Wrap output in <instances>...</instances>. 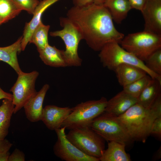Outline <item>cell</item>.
<instances>
[{
  "instance_id": "1",
  "label": "cell",
  "mask_w": 161,
  "mask_h": 161,
  "mask_svg": "<svg viewBox=\"0 0 161 161\" xmlns=\"http://www.w3.org/2000/svg\"><path fill=\"white\" fill-rule=\"evenodd\" d=\"M88 46L99 51L106 44H120L124 37L115 28L108 9L103 5L94 4L84 7L73 6L66 13Z\"/></svg>"
},
{
  "instance_id": "2",
  "label": "cell",
  "mask_w": 161,
  "mask_h": 161,
  "mask_svg": "<svg viewBox=\"0 0 161 161\" xmlns=\"http://www.w3.org/2000/svg\"><path fill=\"white\" fill-rule=\"evenodd\" d=\"M115 117L133 141L143 142L150 135L152 124L157 118L151 108L137 103L122 114Z\"/></svg>"
},
{
  "instance_id": "3",
  "label": "cell",
  "mask_w": 161,
  "mask_h": 161,
  "mask_svg": "<svg viewBox=\"0 0 161 161\" xmlns=\"http://www.w3.org/2000/svg\"><path fill=\"white\" fill-rule=\"evenodd\" d=\"M119 44L114 42L108 43L99 51L98 56L104 67L114 71L120 64H131L144 70L152 78L161 81V75L151 71L146 67L144 62L125 50Z\"/></svg>"
},
{
  "instance_id": "4",
  "label": "cell",
  "mask_w": 161,
  "mask_h": 161,
  "mask_svg": "<svg viewBox=\"0 0 161 161\" xmlns=\"http://www.w3.org/2000/svg\"><path fill=\"white\" fill-rule=\"evenodd\" d=\"M107 100L104 97L98 100L82 102L72 108V111L61 127L69 130L89 127L94 120L103 113Z\"/></svg>"
},
{
  "instance_id": "5",
  "label": "cell",
  "mask_w": 161,
  "mask_h": 161,
  "mask_svg": "<svg viewBox=\"0 0 161 161\" xmlns=\"http://www.w3.org/2000/svg\"><path fill=\"white\" fill-rule=\"evenodd\" d=\"M120 44L124 49L144 62L161 49V35L145 31L129 34L124 37Z\"/></svg>"
},
{
  "instance_id": "6",
  "label": "cell",
  "mask_w": 161,
  "mask_h": 161,
  "mask_svg": "<svg viewBox=\"0 0 161 161\" xmlns=\"http://www.w3.org/2000/svg\"><path fill=\"white\" fill-rule=\"evenodd\" d=\"M60 30L51 32V36L59 37L64 42L65 49L64 53L68 66H81L82 60L79 57L78 49L80 41L83 40L80 31L75 25L66 17L60 18Z\"/></svg>"
},
{
  "instance_id": "7",
  "label": "cell",
  "mask_w": 161,
  "mask_h": 161,
  "mask_svg": "<svg viewBox=\"0 0 161 161\" xmlns=\"http://www.w3.org/2000/svg\"><path fill=\"white\" fill-rule=\"evenodd\" d=\"M66 136L78 149L89 156L99 159L105 150V140L90 126L70 130Z\"/></svg>"
},
{
  "instance_id": "8",
  "label": "cell",
  "mask_w": 161,
  "mask_h": 161,
  "mask_svg": "<svg viewBox=\"0 0 161 161\" xmlns=\"http://www.w3.org/2000/svg\"><path fill=\"white\" fill-rule=\"evenodd\" d=\"M90 127L107 141L116 142L126 146L133 141L115 117L104 112L94 120Z\"/></svg>"
},
{
  "instance_id": "9",
  "label": "cell",
  "mask_w": 161,
  "mask_h": 161,
  "mask_svg": "<svg viewBox=\"0 0 161 161\" xmlns=\"http://www.w3.org/2000/svg\"><path fill=\"white\" fill-rule=\"evenodd\" d=\"M39 75L36 71L29 73L22 71L18 74L17 79L10 90L12 93V102L15 106L14 114L24 107L37 92L35 84Z\"/></svg>"
},
{
  "instance_id": "10",
  "label": "cell",
  "mask_w": 161,
  "mask_h": 161,
  "mask_svg": "<svg viewBox=\"0 0 161 161\" xmlns=\"http://www.w3.org/2000/svg\"><path fill=\"white\" fill-rule=\"evenodd\" d=\"M65 128L61 127L55 130L57 140L54 145L55 154L66 161H99L98 158L88 156L81 151L67 138Z\"/></svg>"
},
{
  "instance_id": "11",
  "label": "cell",
  "mask_w": 161,
  "mask_h": 161,
  "mask_svg": "<svg viewBox=\"0 0 161 161\" xmlns=\"http://www.w3.org/2000/svg\"><path fill=\"white\" fill-rule=\"evenodd\" d=\"M141 12L145 21L144 31L161 35V0H147Z\"/></svg>"
},
{
  "instance_id": "12",
  "label": "cell",
  "mask_w": 161,
  "mask_h": 161,
  "mask_svg": "<svg viewBox=\"0 0 161 161\" xmlns=\"http://www.w3.org/2000/svg\"><path fill=\"white\" fill-rule=\"evenodd\" d=\"M72 111L69 107L47 105L43 108L41 120L48 129L55 131L61 127Z\"/></svg>"
},
{
  "instance_id": "13",
  "label": "cell",
  "mask_w": 161,
  "mask_h": 161,
  "mask_svg": "<svg viewBox=\"0 0 161 161\" xmlns=\"http://www.w3.org/2000/svg\"><path fill=\"white\" fill-rule=\"evenodd\" d=\"M137 102V98L123 90L109 100H107L104 112L117 117L124 113Z\"/></svg>"
},
{
  "instance_id": "14",
  "label": "cell",
  "mask_w": 161,
  "mask_h": 161,
  "mask_svg": "<svg viewBox=\"0 0 161 161\" xmlns=\"http://www.w3.org/2000/svg\"><path fill=\"white\" fill-rule=\"evenodd\" d=\"M60 0H43L40 1L33 14L32 19L26 24L21 42L22 51L25 49L29 43L32 35L36 27L42 22L44 12L49 7Z\"/></svg>"
},
{
  "instance_id": "15",
  "label": "cell",
  "mask_w": 161,
  "mask_h": 161,
  "mask_svg": "<svg viewBox=\"0 0 161 161\" xmlns=\"http://www.w3.org/2000/svg\"><path fill=\"white\" fill-rule=\"evenodd\" d=\"M49 88V84H44L24 107L26 117L30 122H35L41 120L43 103Z\"/></svg>"
},
{
  "instance_id": "16",
  "label": "cell",
  "mask_w": 161,
  "mask_h": 161,
  "mask_svg": "<svg viewBox=\"0 0 161 161\" xmlns=\"http://www.w3.org/2000/svg\"><path fill=\"white\" fill-rule=\"evenodd\" d=\"M120 84L123 87L143 77L146 72L142 69L128 64H122L114 70Z\"/></svg>"
},
{
  "instance_id": "17",
  "label": "cell",
  "mask_w": 161,
  "mask_h": 161,
  "mask_svg": "<svg viewBox=\"0 0 161 161\" xmlns=\"http://www.w3.org/2000/svg\"><path fill=\"white\" fill-rule=\"evenodd\" d=\"M38 52L40 58L45 64L54 67L68 66L64 50H60L49 44Z\"/></svg>"
},
{
  "instance_id": "18",
  "label": "cell",
  "mask_w": 161,
  "mask_h": 161,
  "mask_svg": "<svg viewBox=\"0 0 161 161\" xmlns=\"http://www.w3.org/2000/svg\"><path fill=\"white\" fill-rule=\"evenodd\" d=\"M22 37L9 46L0 47V61L7 63L18 74L22 71L21 69L17 57V54L21 50Z\"/></svg>"
},
{
  "instance_id": "19",
  "label": "cell",
  "mask_w": 161,
  "mask_h": 161,
  "mask_svg": "<svg viewBox=\"0 0 161 161\" xmlns=\"http://www.w3.org/2000/svg\"><path fill=\"white\" fill-rule=\"evenodd\" d=\"M103 5L109 10L113 21L118 24L126 18L132 9L128 0H107Z\"/></svg>"
},
{
  "instance_id": "20",
  "label": "cell",
  "mask_w": 161,
  "mask_h": 161,
  "mask_svg": "<svg viewBox=\"0 0 161 161\" xmlns=\"http://www.w3.org/2000/svg\"><path fill=\"white\" fill-rule=\"evenodd\" d=\"M161 82L152 79L137 98V102L143 106L149 108L161 94Z\"/></svg>"
},
{
  "instance_id": "21",
  "label": "cell",
  "mask_w": 161,
  "mask_h": 161,
  "mask_svg": "<svg viewBox=\"0 0 161 161\" xmlns=\"http://www.w3.org/2000/svg\"><path fill=\"white\" fill-rule=\"evenodd\" d=\"M126 145L112 141L108 143V148L105 150L99 159L101 161H130L129 155L125 151Z\"/></svg>"
},
{
  "instance_id": "22",
  "label": "cell",
  "mask_w": 161,
  "mask_h": 161,
  "mask_svg": "<svg viewBox=\"0 0 161 161\" xmlns=\"http://www.w3.org/2000/svg\"><path fill=\"white\" fill-rule=\"evenodd\" d=\"M15 106L12 100L4 99L0 106V139H5L9 132Z\"/></svg>"
},
{
  "instance_id": "23",
  "label": "cell",
  "mask_w": 161,
  "mask_h": 161,
  "mask_svg": "<svg viewBox=\"0 0 161 161\" xmlns=\"http://www.w3.org/2000/svg\"><path fill=\"white\" fill-rule=\"evenodd\" d=\"M49 25H46L41 22L33 31L29 43H33L37 47L38 51L44 48L49 44L48 33Z\"/></svg>"
},
{
  "instance_id": "24",
  "label": "cell",
  "mask_w": 161,
  "mask_h": 161,
  "mask_svg": "<svg viewBox=\"0 0 161 161\" xmlns=\"http://www.w3.org/2000/svg\"><path fill=\"white\" fill-rule=\"evenodd\" d=\"M21 11L12 0H0V25L16 17Z\"/></svg>"
},
{
  "instance_id": "25",
  "label": "cell",
  "mask_w": 161,
  "mask_h": 161,
  "mask_svg": "<svg viewBox=\"0 0 161 161\" xmlns=\"http://www.w3.org/2000/svg\"><path fill=\"white\" fill-rule=\"evenodd\" d=\"M152 79L149 75L146 74L123 87V90L131 96L137 98Z\"/></svg>"
},
{
  "instance_id": "26",
  "label": "cell",
  "mask_w": 161,
  "mask_h": 161,
  "mask_svg": "<svg viewBox=\"0 0 161 161\" xmlns=\"http://www.w3.org/2000/svg\"><path fill=\"white\" fill-rule=\"evenodd\" d=\"M145 62L148 69L154 73L161 75V49L153 53Z\"/></svg>"
},
{
  "instance_id": "27",
  "label": "cell",
  "mask_w": 161,
  "mask_h": 161,
  "mask_svg": "<svg viewBox=\"0 0 161 161\" xmlns=\"http://www.w3.org/2000/svg\"><path fill=\"white\" fill-rule=\"evenodd\" d=\"M16 6L21 11L24 10L33 14L40 1L38 0H12Z\"/></svg>"
},
{
  "instance_id": "28",
  "label": "cell",
  "mask_w": 161,
  "mask_h": 161,
  "mask_svg": "<svg viewBox=\"0 0 161 161\" xmlns=\"http://www.w3.org/2000/svg\"><path fill=\"white\" fill-rule=\"evenodd\" d=\"M150 134L161 139V117L157 118L154 121L151 129Z\"/></svg>"
},
{
  "instance_id": "29",
  "label": "cell",
  "mask_w": 161,
  "mask_h": 161,
  "mask_svg": "<svg viewBox=\"0 0 161 161\" xmlns=\"http://www.w3.org/2000/svg\"><path fill=\"white\" fill-rule=\"evenodd\" d=\"M25 155L24 153L20 150L16 148L13 153L10 154L8 161H24Z\"/></svg>"
},
{
  "instance_id": "30",
  "label": "cell",
  "mask_w": 161,
  "mask_h": 161,
  "mask_svg": "<svg viewBox=\"0 0 161 161\" xmlns=\"http://www.w3.org/2000/svg\"><path fill=\"white\" fill-rule=\"evenodd\" d=\"M132 9L141 11L146 3L147 0H128Z\"/></svg>"
},
{
  "instance_id": "31",
  "label": "cell",
  "mask_w": 161,
  "mask_h": 161,
  "mask_svg": "<svg viewBox=\"0 0 161 161\" xmlns=\"http://www.w3.org/2000/svg\"><path fill=\"white\" fill-rule=\"evenodd\" d=\"M12 144L7 139H0V153L9 151Z\"/></svg>"
},
{
  "instance_id": "32",
  "label": "cell",
  "mask_w": 161,
  "mask_h": 161,
  "mask_svg": "<svg viewBox=\"0 0 161 161\" xmlns=\"http://www.w3.org/2000/svg\"><path fill=\"white\" fill-rule=\"evenodd\" d=\"M74 6L84 7L93 3L94 0H72Z\"/></svg>"
},
{
  "instance_id": "33",
  "label": "cell",
  "mask_w": 161,
  "mask_h": 161,
  "mask_svg": "<svg viewBox=\"0 0 161 161\" xmlns=\"http://www.w3.org/2000/svg\"><path fill=\"white\" fill-rule=\"evenodd\" d=\"M7 99L13 100L12 94L4 91L0 87V100L1 99Z\"/></svg>"
},
{
  "instance_id": "34",
  "label": "cell",
  "mask_w": 161,
  "mask_h": 161,
  "mask_svg": "<svg viewBox=\"0 0 161 161\" xmlns=\"http://www.w3.org/2000/svg\"><path fill=\"white\" fill-rule=\"evenodd\" d=\"M10 153L9 151L0 153V161H8Z\"/></svg>"
},
{
  "instance_id": "35",
  "label": "cell",
  "mask_w": 161,
  "mask_h": 161,
  "mask_svg": "<svg viewBox=\"0 0 161 161\" xmlns=\"http://www.w3.org/2000/svg\"><path fill=\"white\" fill-rule=\"evenodd\" d=\"M107 0H94L93 4L97 5H103Z\"/></svg>"
}]
</instances>
